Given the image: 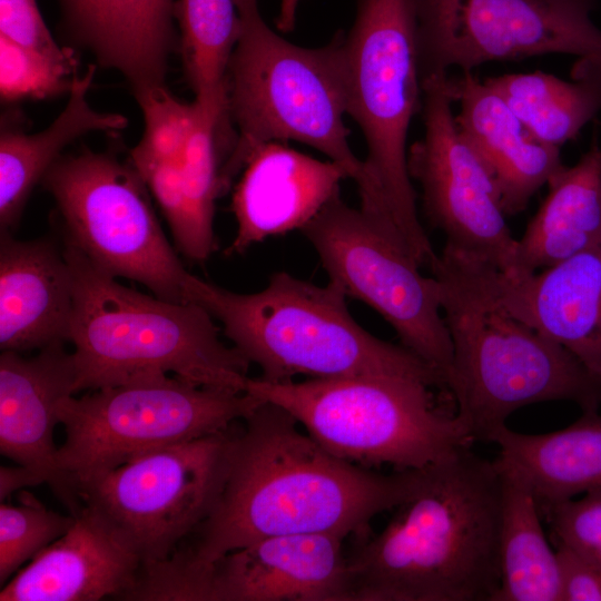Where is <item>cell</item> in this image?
<instances>
[{"label": "cell", "mask_w": 601, "mask_h": 601, "mask_svg": "<svg viewBox=\"0 0 601 601\" xmlns=\"http://www.w3.org/2000/svg\"><path fill=\"white\" fill-rule=\"evenodd\" d=\"M235 430L220 493L206 519L166 561L151 565L146 589L171 601L226 553L289 534L353 536L414 490L420 470L381 474L323 447L285 408L263 402Z\"/></svg>", "instance_id": "6da1fadb"}, {"label": "cell", "mask_w": 601, "mask_h": 601, "mask_svg": "<svg viewBox=\"0 0 601 601\" xmlns=\"http://www.w3.org/2000/svg\"><path fill=\"white\" fill-rule=\"evenodd\" d=\"M502 475L466 447L420 470L377 534L346 552L352 601H493L501 581Z\"/></svg>", "instance_id": "7a4b0ae2"}, {"label": "cell", "mask_w": 601, "mask_h": 601, "mask_svg": "<svg viewBox=\"0 0 601 601\" xmlns=\"http://www.w3.org/2000/svg\"><path fill=\"white\" fill-rule=\"evenodd\" d=\"M490 266L444 245L430 268L452 342L446 385L473 441L492 442L511 414L531 404L566 401L582 412L600 411L601 383L501 304Z\"/></svg>", "instance_id": "3957f363"}, {"label": "cell", "mask_w": 601, "mask_h": 601, "mask_svg": "<svg viewBox=\"0 0 601 601\" xmlns=\"http://www.w3.org/2000/svg\"><path fill=\"white\" fill-rule=\"evenodd\" d=\"M62 248L73 279L69 343L76 393L151 373L247 392L250 363L220 339V329L205 308L121 285L66 237Z\"/></svg>", "instance_id": "277c9868"}, {"label": "cell", "mask_w": 601, "mask_h": 601, "mask_svg": "<svg viewBox=\"0 0 601 601\" xmlns=\"http://www.w3.org/2000/svg\"><path fill=\"white\" fill-rule=\"evenodd\" d=\"M185 299L220 322L224 334L260 380L392 375L446 386L443 375L405 346L383 341L351 315L335 284L318 286L284 270L255 293H235L189 275Z\"/></svg>", "instance_id": "5b68a950"}, {"label": "cell", "mask_w": 601, "mask_h": 601, "mask_svg": "<svg viewBox=\"0 0 601 601\" xmlns=\"http://www.w3.org/2000/svg\"><path fill=\"white\" fill-rule=\"evenodd\" d=\"M239 35L226 79V118L231 151L220 170L223 194L250 155L270 141L302 142L343 166L356 185L364 165L348 144L344 32L321 48L296 46L273 31L258 0H234Z\"/></svg>", "instance_id": "8992f818"}, {"label": "cell", "mask_w": 601, "mask_h": 601, "mask_svg": "<svg viewBox=\"0 0 601 601\" xmlns=\"http://www.w3.org/2000/svg\"><path fill=\"white\" fill-rule=\"evenodd\" d=\"M413 0H357L343 38L346 112L367 146L361 208L391 221L423 267L437 255L418 218L407 169V136L422 108Z\"/></svg>", "instance_id": "52a82bcc"}, {"label": "cell", "mask_w": 601, "mask_h": 601, "mask_svg": "<svg viewBox=\"0 0 601 601\" xmlns=\"http://www.w3.org/2000/svg\"><path fill=\"white\" fill-rule=\"evenodd\" d=\"M423 381L392 375L269 383L247 392L289 412L332 454L363 465L417 470L474 443L456 413L435 408Z\"/></svg>", "instance_id": "ba28073f"}, {"label": "cell", "mask_w": 601, "mask_h": 601, "mask_svg": "<svg viewBox=\"0 0 601 601\" xmlns=\"http://www.w3.org/2000/svg\"><path fill=\"white\" fill-rule=\"evenodd\" d=\"M263 402L166 373L71 395L59 408L58 465L78 493L81 483L139 454L227 431Z\"/></svg>", "instance_id": "9c48e42d"}, {"label": "cell", "mask_w": 601, "mask_h": 601, "mask_svg": "<svg viewBox=\"0 0 601 601\" xmlns=\"http://www.w3.org/2000/svg\"><path fill=\"white\" fill-rule=\"evenodd\" d=\"M41 183L55 199L63 237L97 267L136 280L160 298L187 303L190 273L167 239L149 190L130 161L86 148L62 155Z\"/></svg>", "instance_id": "30bf717a"}, {"label": "cell", "mask_w": 601, "mask_h": 601, "mask_svg": "<svg viewBox=\"0 0 601 601\" xmlns=\"http://www.w3.org/2000/svg\"><path fill=\"white\" fill-rule=\"evenodd\" d=\"M347 298L378 313L401 344L447 380L452 342L437 279L424 276L400 233L362 208L333 197L302 230Z\"/></svg>", "instance_id": "8fae6325"}, {"label": "cell", "mask_w": 601, "mask_h": 601, "mask_svg": "<svg viewBox=\"0 0 601 601\" xmlns=\"http://www.w3.org/2000/svg\"><path fill=\"white\" fill-rule=\"evenodd\" d=\"M235 428L139 454L78 486L142 568L168 560L220 493Z\"/></svg>", "instance_id": "7c38bea8"}, {"label": "cell", "mask_w": 601, "mask_h": 601, "mask_svg": "<svg viewBox=\"0 0 601 601\" xmlns=\"http://www.w3.org/2000/svg\"><path fill=\"white\" fill-rule=\"evenodd\" d=\"M421 79L550 53L601 59L595 0H413Z\"/></svg>", "instance_id": "4fadbf2b"}, {"label": "cell", "mask_w": 601, "mask_h": 601, "mask_svg": "<svg viewBox=\"0 0 601 601\" xmlns=\"http://www.w3.org/2000/svg\"><path fill=\"white\" fill-rule=\"evenodd\" d=\"M446 81L447 73L422 80L424 132L408 148V174L421 188L428 224L444 234L445 246L512 276L518 239L491 174L456 124Z\"/></svg>", "instance_id": "5bb4252c"}, {"label": "cell", "mask_w": 601, "mask_h": 601, "mask_svg": "<svg viewBox=\"0 0 601 601\" xmlns=\"http://www.w3.org/2000/svg\"><path fill=\"white\" fill-rule=\"evenodd\" d=\"M345 539L306 533L255 541L216 560L176 601H352Z\"/></svg>", "instance_id": "9a60e30c"}, {"label": "cell", "mask_w": 601, "mask_h": 601, "mask_svg": "<svg viewBox=\"0 0 601 601\" xmlns=\"http://www.w3.org/2000/svg\"><path fill=\"white\" fill-rule=\"evenodd\" d=\"M76 394V370L63 344L33 356L0 355V452L40 474L58 500L77 515L82 502L58 465L53 430L62 401Z\"/></svg>", "instance_id": "2e32d148"}, {"label": "cell", "mask_w": 601, "mask_h": 601, "mask_svg": "<svg viewBox=\"0 0 601 601\" xmlns=\"http://www.w3.org/2000/svg\"><path fill=\"white\" fill-rule=\"evenodd\" d=\"M347 170L270 141L249 157L234 186L230 209L236 234L226 256L244 254L269 237L302 230L341 194Z\"/></svg>", "instance_id": "e0dca14e"}, {"label": "cell", "mask_w": 601, "mask_h": 601, "mask_svg": "<svg viewBox=\"0 0 601 601\" xmlns=\"http://www.w3.org/2000/svg\"><path fill=\"white\" fill-rule=\"evenodd\" d=\"M141 569L131 546L83 505L62 536L2 585L0 601L127 600Z\"/></svg>", "instance_id": "ac0fdd59"}, {"label": "cell", "mask_w": 601, "mask_h": 601, "mask_svg": "<svg viewBox=\"0 0 601 601\" xmlns=\"http://www.w3.org/2000/svg\"><path fill=\"white\" fill-rule=\"evenodd\" d=\"M489 278L511 314L569 351L601 383V246L518 278L490 266Z\"/></svg>", "instance_id": "d6986e66"}, {"label": "cell", "mask_w": 601, "mask_h": 601, "mask_svg": "<svg viewBox=\"0 0 601 601\" xmlns=\"http://www.w3.org/2000/svg\"><path fill=\"white\" fill-rule=\"evenodd\" d=\"M446 82L459 107L456 124L491 174L506 216L523 211L565 166L561 148L538 139L502 96L472 71L447 75Z\"/></svg>", "instance_id": "ffe728a7"}, {"label": "cell", "mask_w": 601, "mask_h": 601, "mask_svg": "<svg viewBox=\"0 0 601 601\" xmlns=\"http://www.w3.org/2000/svg\"><path fill=\"white\" fill-rule=\"evenodd\" d=\"M73 279L50 238L0 234V348L18 353L69 342Z\"/></svg>", "instance_id": "44dd1931"}, {"label": "cell", "mask_w": 601, "mask_h": 601, "mask_svg": "<svg viewBox=\"0 0 601 601\" xmlns=\"http://www.w3.org/2000/svg\"><path fill=\"white\" fill-rule=\"evenodd\" d=\"M69 38L125 77L134 95L165 86L178 46L175 0H59Z\"/></svg>", "instance_id": "7402d4cb"}, {"label": "cell", "mask_w": 601, "mask_h": 601, "mask_svg": "<svg viewBox=\"0 0 601 601\" xmlns=\"http://www.w3.org/2000/svg\"><path fill=\"white\" fill-rule=\"evenodd\" d=\"M548 194L518 239V278L601 246V144L589 149L548 183ZM504 275V274H503Z\"/></svg>", "instance_id": "603a6c76"}, {"label": "cell", "mask_w": 601, "mask_h": 601, "mask_svg": "<svg viewBox=\"0 0 601 601\" xmlns=\"http://www.w3.org/2000/svg\"><path fill=\"white\" fill-rule=\"evenodd\" d=\"M492 442L497 465L530 487L540 511L554 503L601 490V413L582 412L569 426L544 434H523L506 425Z\"/></svg>", "instance_id": "cb8c5ba5"}, {"label": "cell", "mask_w": 601, "mask_h": 601, "mask_svg": "<svg viewBox=\"0 0 601 601\" xmlns=\"http://www.w3.org/2000/svg\"><path fill=\"white\" fill-rule=\"evenodd\" d=\"M96 68V65H89L83 75L77 73L65 108L46 129L26 134L2 127L0 234L13 233L32 189L69 145L89 132L119 131L127 127L128 119L124 115L91 107L88 95Z\"/></svg>", "instance_id": "d4e9b609"}, {"label": "cell", "mask_w": 601, "mask_h": 601, "mask_svg": "<svg viewBox=\"0 0 601 601\" xmlns=\"http://www.w3.org/2000/svg\"><path fill=\"white\" fill-rule=\"evenodd\" d=\"M541 141L561 148L601 114V59L579 58L571 80L543 71L484 79Z\"/></svg>", "instance_id": "484cf974"}, {"label": "cell", "mask_w": 601, "mask_h": 601, "mask_svg": "<svg viewBox=\"0 0 601 601\" xmlns=\"http://www.w3.org/2000/svg\"><path fill=\"white\" fill-rule=\"evenodd\" d=\"M497 467L502 475L501 581L493 601H561L556 551L544 534L535 496L519 476Z\"/></svg>", "instance_id": "4316f807"}, {"label": "cell", "mask_w": 601, "mask_h": 601, "mask_svg": "<svg viewBox=\"0 0 601 601\" xmlns=\"http://www.w3.org/2000/svg\"><path fill=\"white\" fill-rule=\"evenodd\" d=\"M173 16L179 28L178 46L195 101L226 131L227 70L239 35L235 1L175 0Z\"/></svg>", "instance_id": "83f0119b"}, {"label": "cell", "mask_w": 601, "mask_h": 601, "mask_svg": "<svg viewBox=\"0 0 601 601\" xmlns=\"http://www.w3.org/2000/svg\"><path fill=\"white\" fill-rule=\"evenodd\" d=\"M142 111L145 130L130 150L129 161H181L199 115V106L177 99L166 86L135 93Z\"/></svg>", "instance_id": "f1b7e54d"}, {"label": "cell", "mask_w": 601, "mask_h": 601, "mask_svg": "<svg viewBox=\"0 0 601 601\" xmlns=\"http://www.w3.org/2000/svg\"><path fill=\"white\" fill-rule=\"evenodd\" d=\"M73 55L58 59L22 47L0 35V96L2 102L48 99L69 92L77 76Z\"/></svg>", "instance_id": "f546056e"}, {"label": "cell", "mask_w": 601, "mask_h": 601, "mask_svg": "<svg viewBox=\"0 0 601 601\" xmlns=\"http://www.w3.org/2000/svg\"><path fill=\"white\" fill-rule=\"evenodd\" d=\"M76 516L48 510L31 495L20 505L0 504V583L62 536Z\"/></svg>", "instance_id": "4dcf8cb0"}, {"label": "cell", "mask_w": 601, "mask_h": 601, "mask_svg": "<svg viewBox=\"0 0 601 601\" xmlns=\"http://www.w3.org/2000/svg\"><path fill=\"white\" fill-rule=\"evenodd\" d=\"M548 516L555 543L571 549L601 571V490L541 510Z\"/></svg>", "instance_id": "1f68e13d"}, {"label": "cell", "mask_w": 601, "mask_h": 601, "mask_svg": "<svg viewBox=\"0 0 601 601\" xmlns=\"http://www.w3.org/2000/svg\"><path fill=\"white\" fill-rule=\"evenodd\" d=\"M132 166L156 199L178 250L185 256L190 243V224L183 188L181 161H146Z\"/></svg>", "instance_id": "d6a6232c"}, {"label": "cell", "mask_w": 601, "mask_h": 601, "mask_svg": "<svg viewBox=\"0 0 601 601\" xmlns=\"http://www.w3.org/2000/svg\"><path fill=\"white\" fill-rule=\"evenodd\" d=\"M0 35L13 42L63 59L75 55L70 47H60L38 9L36 0H0Z\"/></svg>", "instance_id": "836d02e7"}, {"label": "cell", "mask_w": 601, "mask_h": 601, "mask_svg": "<svg viewBox=\"0 0 601 601\" xmlns=\"http://www.w3.org/2000/svg\"><path fill=\"white\" fill-rule=\"evenodd\" d=\"M555 551L561 601H601V571L563 544Z\"/></svg>", "instance_id": "e575fe53"}, {"label": "cell", "mask_w": 601, "mask_h": 601, "mask_svg": "<svg viewBox=\"0 0 601 601\" xmlns=\"http://www.w3.org/2000/svg\"><path fill=\"white\" fill-rule=\"evenodd\" d=\"M46 483L45 479L37 472L17 464V466L0 467V499L3 502L17 490Z\"/></svg>", "instance_id": "d590c367"}, {"label": "cell", "mask_w": 601, "mask_h": 601, "mask_svg": "<svg viewBox=\"0 0 601 601\" xmlns=\"http://www.w3.org/2000/svg\"><path fill=\"white\" fill-rule=\"evenodd\" d=\"M300 0H280L276 27L279 31H293L296 23V12Z\"/></svg>", "instance_id": "8d00e7d4"}]
</instances>
